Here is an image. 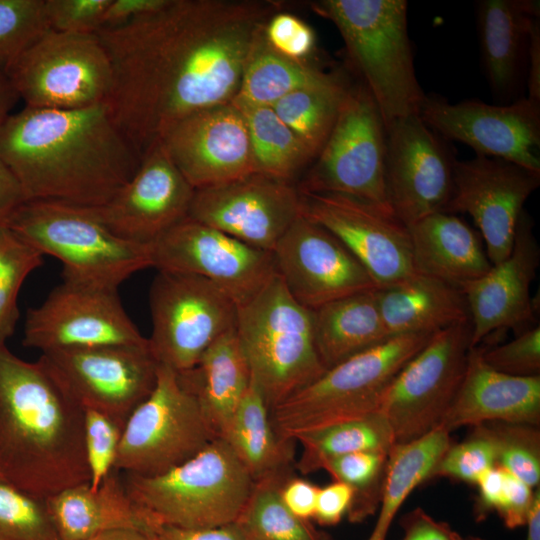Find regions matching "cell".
Here are the masks:
<instances>
[{
	"instance_id": "cell-38",
	"label": "cell",
	"mask_w": 540,
	"mask_h": 540,
	"mask_svg": "<svg viewBox=\"0 0 540 540\" xmlns=\"http://www.w3.org/2000/svg\"><path fill=\"white\" fill-rule=\"evenodd\" d=\"M286 473L254 482L235 521L247 540H332L310 522L294 515L284 504L280 489Z\"/></svg>"
},
{
	"instance_id": "cell-29",
	"label": "cell",
	"mask_w": 540,
	"mask_h": 540,
	"mask_svg": "<svg viewBox=\"0 0 540 540\" xmlns=\"http://www.w3.org/2000/svg\"><path fill=\"white\" fill-rule=\"evenodd\" d=\"M377 300L390 337L434 334L470 319L461 289L420 273L392 286L377 288Z\"/></svg>"
},
{
	"instance_id": "cell-42",
	"label": "cell",
	"mask_w": 540,
	"mask_h": 540,
	"mask_svg": "<svg viewBox=\"0 0 540 540\" xmlns=\"http://www.w3.org/2000/svg\"><path fill=\"white\" fill-rule=\"evenodd\" d=\"M0 540H60L45 500L1 477Z\"/></svg>"
},
{
	"instance_id": "cell-41",
	"label": "cell",
	"mask_w": 540,
	"mask_h": 540,
	"mask_svg": "<svg viewBox=\"0 0 540 540\" xmlns=\"http://www.w3.org/2000/svg\"><path fill=\"white\" fill-rule=\"evenodd\" d=\"M43 254L0 223V346L6 345L19 317L17 298L27 276L43 263Z\"/></svg>"
},
{
	"instance_id": "cell-61",
	"label": "cell",
	"mask_w": 540,
	"mask_h": 540,
	"mask_svg": "<svg viewBox=\"0 0 540 540\" xmlns=\"http://www.w3.org/2000/svg\"><path fill=\"white\" fill-rule=\"evenodd\" d=\"M157 535L137 531H113L97 535L88 540H158Z\"/></svg>"
},
{
	"instance_id": "cell-55",
	"label": "cell",
	"mask_w": 540,
	"mask_h": 540,
	"mask_svg": "<svg viewBox=\"0 0 540 540\" xmlns=\"http://www.w3.org/2000/svg\"><path fill=\"white\" fill-rule=\"evenodd\" d=\"M165 1L166 0H110V3L103 14L100 30L125 25L142 15L161 7Z\"/></svg>"
},
{
	"instance_id": "cell-59",
	"label": "cell",
	"mask_w": 540,
	"mask_h": 540,
	"mask_svg": "<svg viewBox=\"0 0 540 540\" xmlns=\"http://www.w3.org/2000/svg\"><path fill=\"white\" fill-rule=\"evenodd\" d=\"M19 98L5 72L0 71V125L12 113Z\"/></svg>"
},
{
	"instance_id": "cell-32",
	"label": "cell",
	"mask_w": 540,
	"mask_h": 540,
	"mask_svg": "<svg viewBox=\"0 0 540 540\" xmlns=\"http://www.w3.org/2000/svg\"><path fill=\"white\" fill-rule=\"evenodd\" d=\"M313 311L316 348L326 369L390 338L377 300V288L325 303Z\"/></svg>"
},
{
	"instance_id": "cell-17",
	"label": "cell",
	"mask_w": 540,
	"mask_h": 540,
	"mask_svg": "<svg viewBox=\"0 0 540 540\" xmlns=\"http://www.w3.org/2000/svg\"><path fill=\"white\" fill-rule=\"evenodd\" d=\"M299 195L300 214L335 235L378 288L416 273L408 227L394 213L341 194L299 191Z\"/></svg>"
},
{
	"instance_id": "cell-44",
	"label": "cell",
	"mask_w": 540,
	"mask_h": 540,
	"mask_svg": "<svg viewBox=\"0 0 540 540\" xmlns=\"http://www.w3.org/2000/svg\"><path fill=\"white\" fill-rule=\"evenodd\" d=\"M497 447V465L531 488L540 481V432L525 424L488 425Z\"/></svg>"
},
{
	"instance_id": "cell-7",
	"label": "cell",
	"mask_w": 540,
	"mask_h": 540,
	"mask_svg": "<svg viewBox=\"0 0 540 540\" xmlns=\"http://www.w3.org/2000/svg\"><path fill=\"white\" fill-rule=\"evenodd\" d=\"M235 328L269 409L327 370L315 344L312 309L289 293L277 273L237 305Z\"/></svg>"
},
{
	"instance_id": "cell-12",
	"label": "cell",
	"mask_w": 540,
	"mask_h": 540,
	"mask_svg": "<svg viewBox=\"0 0 540 540\" xmlns=\"http://www.w3.org/2000/svg\"><path fill=\"white\" fill-rule=\"evenodd\" d=\"M471 348L469 319L434 333L398 372L379 408L395 445L440 426L465 375Z\"/></svg>"
},
{
	"instance_id": "cell-35",
	"label": "cell",
	"mask_w": 540,
	"mask_h": 540,
	"mask_svg": "<svg viewBox=\"0 0 540 540\" xmlns=\"http://www.w3.org/2000/svg\"><path fill=\"white\" fill-rule=\"evenodd\" d=\"M450 433L441 426L423 437L394 445L388 457L377 521L368 540H386L388 530L404 501L429 476L452 445Z\"/></svg>"
},
{
	"instance_id": "cell-14",
	"label": "cell",
	"mask_w": 540,
	"mask_h": 540,
	"mask_svg": "<svg viewBox=\"0 0 540 540\" xmlns=\"http://www.w3.org/2000/svg\"><path fill=\"white\" fill-rule=\"evenodd\" d=\"M117 289L63 280L27 310L23 345L42 353L110 345H147Z\"/></svg>"
},
{
	"instance_id": "cell-43",
	"label": "cell",
	"mask_w": 540,
	"mask_h": 540,
	"mask_svg": "<svg viewBox=\"0 0 540 540\" xmlns=\"http://www.w3.org/2000/svg\"><path fill=\"white\" fill-rule=\"evenodd\" d=\"M49 30L45 0H0V71Z\"/></svg>"
},
{
	"instance_id": "cell-9",
	"label": "cell",
	"mask_w": 540,
	"mask_h": 540,
	"mask_svg": "<svg viewBox=\"0 0 540 540\" xmlns=\"http://www.w3.org/2000/svg\"><path fill=\"white\" fill-rule=\"evenodd\" d=\"M387 131L363 84L348 87L323 148L298 190L341 194L393 212L386 186Z\"/></svg>"
},
{
	"instance_id": "cell-40",
	"label": "cell",
	"mask_w": 540,
	"mask_h": 540,
	"mask_svg": "<svg viewBox=\"0 0 540 540\" xmlns=\"http://www.w3.org/2000/svg\"><path fill=\"white\" fill-rule=\"evenodd\" d=\"M389 453L361 451L327 460L321 470L353 490L347 513L350 522H362L378 509Z\"/></svg>"
},
{
	"instance_id": "cell-22",
	"label": "cell",
	"mask_w": 540,
	"mask_h": 540,
	"mask_svg": "<svg viewBox=\"0 0 540 540\" xmlns=\"http://www.w3.org/2000/svg\"><path fill=\"white\" fill-rule=\"evenodd\" d=\"M272 255L276 272L289 293L309 309L378 288L335 235L301 214L281 237Z\"/></svg>"
},
{
	"instance_id": "cell-58",
	"label": "cell",
	"mask_w": 540,
	"mask_h": 540,
	"mask_svg": "<svg viewBox=\"0 0 540 540\" xmlns=\"http://www.w3.org/2000/svg\"><path fill=\"white\" fill-rule=\"evenodd\" d=\"M528 96L531 101L540 104V22L536 17L530 27L528 46Z\"/></svg>"
},
{
	"instance_id": "cell-26",
	"label": "cell",
	"mask_w": 540,
	"mask_h": 540,
	"mask_svg": "<svg viewBox=\"0 0 540 540\" xmlns=\"http://www.w3.org/2000/svg\"><path fill=\"white\" fill-rule=\"evenodd\" d=\"M494 422L539 426L540 375L498 372L484 362L479 346L472 347L461 385L440 426L451 433Z\"/></svg>"
},
{
	"instance_id": "cell-36",
	"label": "cell",
	"mask_w": 540,
	"mask_h": 540,
	"mask_svg": "<svg viewBox=\"0 0 540 540\" xmlns=\"http://www.w3.org/2000/svg\"><path fill=\"white\" fill-rule=\"evenodd\" d=\"M231 102L243 115L256 172L292 182L313 162V155L271 106Z\"/></svg>"
},
{
	"instance_id": "cell-31",
	"label": "cell",
	"mask_w": 540,
	"mask_h": 540,
	"mask_svg": "<svg viewBox=\"0 0 540 540\" xmlns=\"http://www.w3.org/2000/svg\"><path fill=\"white\" fill-rule=\"evenodd\" d=\"M539 10V1L533 0H483L477 4L483 62L497 94H509L516 87L527 56L530 27Z\"/></svg>"
},
{
	"instance_id": "cell-6",
	"label": "cell",
	"mask_w": 540,
	"mask_h": 540,
	"mask_svg": "<svg viewBox=\"0 0 540 540\" xmlns=\"http://www.w3.org/2000/svg\"><path fill=\"white\" fill-rule=\"evenodd\" d=\"M432 335L393 336L327 369L270 409L278 438L294 442L300 433L379 412L395 376Z\"/></svg>"
},
{
	"instance_id": "cell-13",
	"label": "cell",
	"mask_w": 540,
	"mask_h": 540,
	"mask_svg": "<svg viewBox=\"0 0 540 540\" xmlns=\"http://www.w3.org/2000/svg\"><path fill=\"white\" fill-rule=\"evenodd\" d=\"M149 348L158 364L181 373L236 326L237 304L222 289L194 274L158 271L149 291Z\"/></svg>"
},
{
	"instance_id": "cell-20",
	"label": "cell",
	"mask_w": 540,
	"mask_h": 540,
	"mask_svg": "<svg viewBox=\"0 0 540 540\" xmlns=\"http://www.w3.org/2000/svg\"><path fill=\"white\" fill-rule=\"evenodd\" d=\"M299 215L297 187L258 172L196 189L188 213L192 219L271 253Z\"/></svg>"
},
{
	"instance_id": "cell-2",
	"label": "cell",
	"mask_w": 540,
	"mask_h": 540,
	"mask_svg": "<svg viewBox=\"0 0 540 540\" xmlns=\"http://www.w3.org/2000/svg\"><path fill=\"white\" fill-rule=\"evenodd\" d=\"M0 157L26 201L81 207L108 202L141 161L106 102L75 109L24 106L0 125Z\"/></svg>"
},
{
	"instance_id": "cell-37",
	"label": "cell",
	"mask_w": 540,
	"mask_h": 540,
	"mask_svg": "<svg viewBox=\"0 0 540 540\" xmlns=\"http://www.w3.org/2000/svg\"><path fill=\"white\" fill-rule=\"evenodd\" d=\"M293 441L302 446L297 468L304 474L321 470L331 458L361 451L390 453L395 445L391 428L380 412L303 432Z\"/></svg>"
},
{
	"instance_id": "cell-48",
	"label": "cell",
	"mask_w": 540,
	"mask_h": 540,
	"mask_svg": "<svg viewBox=\"0 0 540 540\" xmlns=\"http://www.w3.org/2000/svg\"><path fill=\"white\" fill-rule=\"evenodd\" d=\"M264 37L279 54L297 61H307L315 48L313 29L288 12L277 11L267 20Z\"/></svg>"
},
{
	"instance_id": "cell-10",
	"label": "cell",
	"mask_w": 540,
	"mask_h": 540,
	"mask_svg": "<svg viewBox=\"0 0 540 540\" xmlns=\"http://www.w3.org/2000/svg\"><path fill=\"white\" fill-rule=\"evenodd\" d=\"M24 106L75 109L107 102L113 72L97 33L49 30L6 69Z\"/></svg>"
},
{
	"instance_id": "cell-50",
	"label": "cell",
	"mask_w": 540,
	"mask_h": 540,
	"mask_svg": "<svg viewBox=\"0 0 540 540\" xmlns=\"http://www.w3.org/2000/svg\"><path fill=\"white\" fill-rule=\"evenodd\" d=\"M534 493L533 488L507 472L503 497L496 510L507 528L526 524Z\"/></svg>"
},
{
	"instance_id": "cell-60",
	"label": "cell",
	"mask_w": 540,
	"mask_h": 540,
	"mask_svg": "<svg viewBox=\"0 0 540 540\" xmlns=\"http://www.w3.org/2000/svg\"><path fill=\"white\" fill-rule=\"evenodd\" d=\"M526 540H540V489L534 493V499L526 520Z\"/></svg>"
},
{
	"instance_id": "cell-21",
	"label": "cell",
	"mask_w": 540,
	"mask_h": 540,
	"mask_svg": "<svg viewBox=\"0 0 540 540\" xmlns=\"http://www.w3.org/2000/svg\"><path fill=\"white\" fill-rule=\"evenodd\" d=\"M386 131L388 199L408 227L444 210L452 195L455 159L420 115L400 118Z\"/></svg>"
},
{
	"instance_id": "cell-23",
	"label": "cell",
	"mask_w": 540,
	"mask_h": 540,
	"mask_svg": "<svg viewBox=\"0 0 540 540\" xmlns=\"http://www.w3.org/2000/svg\"><path fill=\"white\" fill-rule=\"evenodd\" d=\"M194 192L158 143L142 156L134 175L108 202L88 208L116 236L151 244L188 216Z\"/></svg>"
},
{
	"instance_id": "cell-30",
	"label": "cell",
	"mask_w": 540,
	"mask_h": 540,
	"mask_svg": "<svg viewBox=\"0 0 540 540\" xmlns=\"http://www.w3.org/2000/svg\"><path fill=\"white\" fill-rule=\"evenodd\" d=\"M178 376L198 400L215 436L222 438L251 380L236 328L217 338L193 368Z\"/></svg>"
},
{
	"instance_id": "cell-16",
	"label": "cell",
	"mask_w": 540,
	"mask_h": 540,
	"mask_svg": "<svg viewBox=\"0 0 540 540\" xmlns=\"http://www.w3.org/2000/svg\"><path fill=\"white\" fill-rule=\"evenodd\" d=\"M40 357L83 409L123 425L156 383L158 362L149 343L62 349Z\"/></svg>"
},
{
	"instance_id": "cell-3",
	"label": "cell",
	"mask_w": 540,
	"mask_h": 540,
	"mask_svg": "<svg viewBox=\"0 0 540 540\" xmlns=\"http://www.w3.org/2000/svg\"><path fill=\"white\" fill-rule=\"evenodd\" d=\"M0 477L40 499L89 483L84 410L45 361L0 346Z\"/></svg>"
},
{
	"instance_id": "cell-49",
	"label": "cell",
	"mask_w": 540,
	"mask_h": 540,
	"mask_svg": "<svg viewBox=\"0 0 540 540\" xmlns=\"http://www.w3.org/2000/svg\"><path fill=\"white\" fill-rule=\"evenodd\" d=\"M109 3L110 0H45L49 28L63 33H97Z\"/></svg>"
},
{
	"instance_id": "cell-62",
	"label": "cell",
	"mask_w": 540,
	"mask_h": 540,
	"mask_svg": "<svg viewBox=\"0 0 540 540\" xmlns=\"http://www.w3.org/2000/svg\"><path fill=\"white\" fill-rule=\"evenodd\" d=\"M464 540H483L481 538H478V537H467V538H464Z\"/></svg>"
},
{
	"instance_id": "cell-8",
	"label": "cell",
	"mask_w": 540,
	"mask_h": 540,
	"mask_svg": "<svg viewBox=\"0 0 540 540\" xmlns=\"http://www.w3.org/2000/svg\"><path fill=\"white\" fill-rule=\"evenodd\" d=\"M18 236L63 264V280L117 289L152 267L150 244L122 239L90 211L55 201H25L5 221Z\"/></svg>"
},
{
	"instance_id": "cell-15",
	"label": "cell",
	"mask_w": 540,
	"mask_h": 540,
	"mask_svg": "<svg viewBox=\"0 0 540 540\" xmlns=\"http://www.w3.org/2000/svg\"><path fill=\"white\" fill-rule=\"evenodd\" d=\"M152 267L194 274L214 283L239 305L277 273L271 252L186 217L150 244Z\"/></svg>"
},
{
	"instance_id": "cell-28",
	"label": "cell",
	"mask_w": 540,
	"mask_h": 540,
	"mask_svg": "<svg viewBox=\"0 0 540 540\" xmlns=\"http://www.w3.org/2000/svg\"><path fill=\"white\" fill-rule=\"evenodd\" d=\"M408 230L416 273L462 290L492 267L478 231L453 213L430 214Z\"/></svg>"
},
{
	"instance_id": "cell-24",
	"label": "cell",
	"mask_w": 540,
	"mask_h": 540,
	"mask_svg": "<svg viewBox=\"0 0 540 540\" xmlns=\"http://www.w3.org/2000/svg\"><path fill=\"white\" fill-rule=\"evenodd\" d=\"M160 143L195 190L256 172L243 115L232 102L189 115Z\"/></svg>"
},
{
	"instance_id": "cell-46",
	"label": "cell",
	"mask_w": 540,
	"mask_h": 540,
	"mask_svg": "<svg viewBox=\"0 0 540 540\" xmlns=\"http://www.w3.org/2000/svg\"><path fill=\"white\" fill-rule=\"evenodd\" d=\"M84 410V447L89 485L97 488L115 469L124 425L99 411Z\"/></svg>"
},
{
	"instance_id": "cell-27",
	"label": "cell",
	"mask_w": 540,
	"mask_h": 540,
	"mask_svg": "<svg viewBox=\"0 0 540 540\" xmlns=\"http://www.w3.org/2000/svg\"><path fill=\"white\" fill-rule=\"evenodd\" d=\"M113 470L93 489L79 484L45 499L60 540H88L113 531L158 534V525L128 494L123 477Z\"/></svg>"
},
{
	"instance_id": "cell-18",
	"label": "cell",
	"mask_w": 540,
	"mask_h": 540,
	"mask_svg": "<svg viewBox=\"0 0 540 540\" xmlns=\"http://www.w3.org/2000/svg\"><path fill=\"white\" fill-rule=\"evenodd\" d=\"M539 185L540 173L506 160H455L452 195L443 211L473 219L494 265L510 254L524 204Z\"/></svg>"
},
{
	"instance_id": "cell-52",
	"label": "cell",
	"mask_w": 540,
	"mask_h": 540,
	"mask_svg": "<svg viewBox=\"0 0 540 540\" xmlns=\"http://www.w3.org/2000/svg\"><path fill=\"white\" fill-rule=\"evenodd\" d=\"M401 526L402 540H464L447 523L435 520L420 508L405 514Z\"/></svg>"
},
{
	"instance_id": "cell-39",
	"label": "cell",
	"mask_w": 540,
	"mask_h": 540,
	"mask_svg": "<svg viewBox=\"0 0 540 540\" xmlns=\"http://www.w3.org/2000/svg\"><path fill=\"white\" fill-rule=\"evenodd\" d=\"M348 87L340 81L328 86L300 89L271 106L314 159L330 135Z\"/></svg>"
},
{
	"instance_id": "cell-19",
	"label": "cell",
	"mask_w": 540,
	"mask_h": 540,
	"mask_svg": "<svg viewBox=\"0 0 540 540\" xmlns=\"http://www.w3.org/2000/svg\"><path fill=\"white\" fill-rule=\"evenodd\" d=\"M419 115L433 131L468 145L477 156L540 173V104L527 97L509 105L425 97Z\"/></svg>"
},
{
	"instance_id": "cell-11",
	"label": "cell",
	"mask_w": 540,
	"mask_h": 540,
	"mask_svg": "<svg viewBox=\"0 0 540 540\" xmlns=\"http://www.w3.org/2000/svg\"><path fill=\"white\" fill-rule=\"evenodd\" d=\"M215 438L198 400L178 373L158 364L153 390L124 424L115 469L157 475L193 457Z\"/></svg>"
},
{
	"instance_id": "cell-33",
	"label": "cell",
	"mask_w": 540,
	"mask_h": 540,
	"mask_svg": "<svg viewBox=\"0 0 540 540\" xmlns=\"http://www.w3.org/2000/svg\"><path fill=\"white\" fill-rule=\"evenodd\" d=\"M224 439L255 481L286 473L293 459L292 441H282L270 420V409L251 375Z\"/></svg>"
},
{
	"instance_id": "cell-47",
	"label": "cell",
	"mask_w": 540,
	"mask_h": 540,
	"mask_svg": "<svg viewBox=\"0 0 540 540\" xmlns=\"http://www.w3.org/2000/svg\"><path fill=\"white\" fill-rule=\"evenodd\" d=\"M484 362L494 370L517 377L540 375V326L522 330L514 339L482 349Z\"/></svg>"
},
{
	"instance_id": "cell-45",
	"label": "cell",
	"mask_w": 540,
	"mask_h": 540,
	"mask_svg": "<svg viewBox=\"0 0 540 540\" xmlns=\"http://www.w3.org/2000/svg\"><path fill=\"white\" fill-rule=\"evenodd\" d=\"M497 465V447L487 424L474 427L464 441L452 444L432 470L429 479L450 478L476 484L479 477Z\"/></svg>"
},
{
	"instance_id": "cell-5",
	"label": "cell",
	"mask_w": 540,
	"mask_h": 540,
	"mask_svg": "<svg viewBox=\"0 0 540 540\" xmlns=\"http://www.w3.org/2000/svg\"><path fill=\"white\" fill-rule=\"evenodd\" d=\"M122 477L130 497L158 525L188 529L235 522L254 485L222 438L163 473Z\"/></svg>"
},
{
	"instance_id": "cell-56",
	"label": "cell",
	"mask_w": 540,
	"mask_h": 540,
	"mask_svg": "<svg viewBox=\"0 0 540 540\" xmlns=\"http://www.w3.org/2000/svg\"><path fill=\"white\" fill-rule=\"evenodd\" d=\"M158 540H247L236 522L210 528L162 526Z\"/></svg>"
},
{
	"instance_id": "cell-1",
	"label": "cell",
	"mask_w": 540,
	"mask_h": 540,
	"mask_svg": "<svg viewBox=\"0 0 540 540\" xmlns=\"http://www.w3.org/2000/svg\"><path fill=\"white\" fill-rule=\"evenodd\" d=\"M279 5L260 0H166L97 32L111 62L107 100L140 158L178 122L236 96L253 41Z\"/></svg>"
},
{
	"instance_id": "cell-34",
	"label": "cell",
	"mask_w": 540,
	"mask_h": 540,
	"mask_svg": "<svg viewBox=\"0 0 540 540\" xmlns=\"http://www.w3.org/2000/svg\"><path fill=\"white\" fill-rule=\"evenodd\" d=\"M264 26L253 41L234 101L272 106L294 91L341 81L307 61L293 60L273 50L264 37Z\"/></svg>"
},
{
	"instance_id": "cell-51",
	"label": "cell",
	"mask_w": 540,
	"mask_h": 540,
	"mask_svg": "<svg viewBox=\"0 0 540 540\" xmlns=\"http://www.w3.org/2000/svg\"><path fill=\"white\" fill-rule=\"evenodd\" d=\"M352 500L353 490L335 480L319 488L313 519L323 526L336 525L347 515Z\"/></svg>"
},
{
	"instance_id": "cell-25",
	"label": "cell",
	"mask_w": 540,
	"mask_h": 540,
	"mask_svg": "<svg viewBox=\"0 0 540 540\" xmlns=\"http://www.w3.org/2000/svg\"><path fill=\"white\" fill-rule=\"evenodd\" d=\"M539 264L540 247L533 222L523 211L508 257L462 289L469 311L472 347L479 346L494 331L524 330L528 328L526 324L535 321L531 285Z\"/></svg>"
},
{
	"instance_id": "cell-53",
	"label": "cell",
	"mask_w": 540,
	"mask_h": 540,
	"mask_svg": "<svg viewBox=\"0 0 540 540\" xmlns=\"http://www.w3.org/2000/svg\"><path fill=\"white\" fill-rule=\"evenodd\" d=\"M319 488L302 478H286L280 494L284 504L294 515L310 520L314 516Z\"/></svg>"
},
{
	"instance_id": "cell-54",
	"label": "cell",
	"mask_w": 540,
	"mask_h": 540,
	"mask_svg": "<svg viewBox=\"0 0 540 540\" xmlns=\"http://www.w3.org/2000/svg\"><path fill=\"white\" fill-rule=\"evenodd\" d=\"M507 472L496 465L484 472L476 482L478 497L475 504L474 514L478 521L496 511L504 493Z\"/></svg>"
},
{
	"instance_id": "cell-4",
	"label": "cell",
	"mask_w": 540,
	"mask_h": 540,
	"mask_svg": "<svg viewBox=\"0 0 540 540\" xmlns=\"http://www.w3.org/2000/svg\"><path fill=\"white\" fill-rule=\"evenodd\" d=\"M311 8L338 29L386 128L420 114L426 96L416 77L405 0H320Z\"/></svg>"
},
{
	"instance_id": "cell-57",
	"label": "cell",
	"mask_w": 540,
	"mask_h": 540,
	"mask_svg": "<svg viewBox=\"0 0 540 540\" xmlns=\"http://www.w3.org/2000/svg\"><path fill=\"white\" fill-rule=\"evenodd\" d=\"M26 201L20 184L0 157V223Z\"/></svg>"
}]
</instances>
